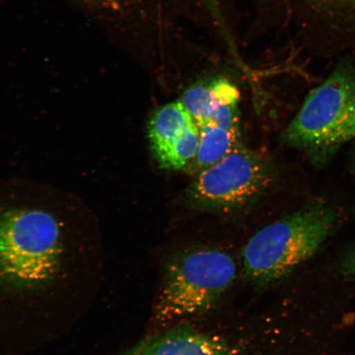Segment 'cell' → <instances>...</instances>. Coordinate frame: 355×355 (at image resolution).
Masks as SVG:
<instances>
[{
    "instance_id": "ba28073f",
    "label": "cell",
    "mask_w": 355,
    "mask_h": 355,
    "mask_svg": "<svg viewBox=\"0 0 355 355\" xmlns=\"http://www.w3.org/2000/svg\"><path fill=\"white\" fill-rule=\"evenodd\" d=\"M128 355H243L217 336L180 329L146 341Z\"/></svg>"
},
{
    "instance_id": "52a82bcc",
    "label": "cell",
    "mask_w": 355,
    "mask_h": 355,
    "mask_svg": "<svg viewBox=\"0 0 355 355\" xmlns=\"http://www.w3.org/2000/svg\"><path fill=\"white\" fill-rule=\"evenodd\" d=\"M239 99L234 83L226 78H216L190 87L180 101L198 127L211 123L233 128L239 126Z\"/></svg>"
},
{
    "instance_id": "8992f818",
    "label": "cell",
    "mask_w": 355,
    "mask_h": 355,
    "mask_svg": "<svg viewBox=\"0 0 355 355\" xmlns=\"http://www.w3.org/2000/svg\"><path fill=\"white\" fill-rule=\"evenodd\" d=\"M148 135L155 158L166 170H181L197 154L198 127L181 101L155 111L148 123Z\"/></svg>"
},
{
    "instance_id": "3957f363",
    "label": "cell",
    "mask_w": 355,
    "mask_h": 355,
    "mask_svg": "<svg viewBox=\"0 0 355 355\" xmlns=\"http://www.w3.org/2000/svg\"><path fill=\"white\" fill-rule=\"evenodd\" d=\"M338 215L313 203L265 226L243 248V272L257 285H270L313 256L335 228Z\"/></svg>"
},
{
    "instance_id": "6da1fadb",
    "label": "cell",
    "mask_w": 355,
    "mask_h": 355,
    "mask_svg": "<svg viewBox=\"0 0 355 355\" xmlns=\"http://www.w3.org/2000/svg\"><path fill=\"white\" fill-rule=\"evenodd\" d=\"M67 199L10 193L0 206V298L13 328L66 309L98 279L93 219Z\"/></svg>"
},
{
    "instance_id": "5b68a950",
    "label": "cell",
    "mask_w": 355,
    "mask_h": 355,
    "mask_svg": "<svg viewBox=\"0 0 355 355\" xmlns=\"http://www.w3.org/2000/svg\"><path fill=\"white\" fill-rule=\"evenodd\" d=\"M277 179L276 167L259 154L238 146L198 175L184 193L193 209L226 211L257 201Z\"/></svg>"
},
{
    "instance_id": "277c9868",
    "label": "cell",
    "mask_w": 355,
    "mask_h": 355,
    "mask_svg": "<svg viewBox=\"0 0 355 355\" xmlns=\"http://www.w3.org/2000/svg\"><path fill=\"white\" fill-rule=\"evenodd\" d=\"M236 275L233 257L220 248L199 246L178 252L166 266L155 318L166 325L208 312Z\"/></svg>"
},
{
    "instance_id": "8fae6325",
    "label": "cell",
    "mask_w": 355,
    "mask_h": 355,
    "mask_svg": "<svg viewBox=\"0 0 355 355\" xmlns=\"http://www.w3.org/2000/svg\"><path fill=\"white\" fill-rule=\"evenodd\" d=\"M317 1L329 4H340V6H348V4L355 3V0H317Z\"/></svg>"
},
{
    "instance_id": "7c38bea8",
    "label": "cell",
    "mask_w": 355,
    "mask_h": 355,
    "mask_svg": "<svg viewBox=\"0 0 355 355\" xmlns=\"http://www.w3.org/2000/svg\"><path fill=\"white\" fill-rule=\"evenodd\" d=\"M349 270L355 276V251L353 252L352 256L349 259Z\"/></svg>"
},
{
    "instance_id": "4fadbf2b",
    "label": "cell",
    "mask_w": 355,
    "mask_h": 355,
    "mask_svg": "<svg viewBox=\"0 0 355 355\" xmlns=\"http://www.w3.org/2000/svg\"><path fill=\"white\" fill-rule=\"evenodd\" d=\"M354 166L355 168V148H354Z\"/></svg>"
},
{
    "instance_id": "7a4b0ae2",
    "label": "cell",
    "mask_w": 355,
    "mask_h": 355,
    "mask_svg": "<svg viewBox=\"0 0 355 355\" xmlns=\"http://www.w3.org/2000/svg\"><path fill=\"white\" fill-rule=\"evenodd\" d=\"M355 139V69L341 62L305 99L282 140L322 168L343 146Z\"/></svg>"
},
{
    "instance_id": "30bf717a",
    "label": "cell",
    "mask_w": 355,
    "mask_h": 355,
    "mask_svg": "<svg viewBox=\"0 0 355 355\" xmlns=\"http://www.w3.org/2000/svg\"><path fill=\"white\" fill-rule=\"evenodd\" d=\"M87 1L99 7L114 8L119 6L121 0H87Z\"/></svg>"
},
{
    "instance_id": "9c48e42d",
    "label": "cell",
    "mask_w": 355,
    "mask_h": 355,
    "mask_svg": "<svg viewBox=\"0 0 355 355\" xmlns=\"http://www.w3.org/2000/svg\"><path fill=\"white\" fill-rule=\"evenodd\" d=\"M198 130L199 146L192 162L193 171L200 173L215 165L239 146V126L224 128L207 123L198 126Z\"/></svg>"
}]
</instances>
